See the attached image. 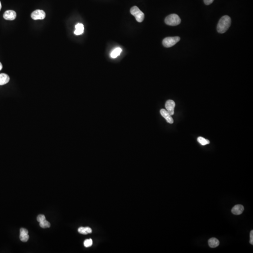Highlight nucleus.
I'll use <instances>...</instances> for the list:
<instances>
[{
	"label": "nucleus",
	"instance_id": "obj_1",
	"mask_svg": "<svg viewBox=\"0 0 253 253\" xmlns=\"http://www.w3.org/2000/svg\"><path fill=\"white\" fill-rule=\"evenodd\" d=\"M231 24V19L228 16H222L219 21L217 25V31L220 34L225 33L229 29Z\"/></svg>",
	"mask_w": 253,
	"mask_h": 253
},
{
	"label": "nucleus",
	"instance_id": "obj_2",
	"mask_svg": "<svg viewBox=\"0 0 253 253\" xmlns=\"http://www.w3.org/2000/svg\"><path fill=\"white\" fill-rule=\"evenodd\" d=\"M165 22L168 25L176 26L181 23V19L179 16L175 14H172L166 16Z\"/></svg>",
	"mask_w": 253,
	"mask_h": 253
},
{
	"label": "nucleus",
	"instance_id": "obj_3",
	"mask_svg": "<svg viewBox=\"0 0 253 253\" xmlns=\"http://www.w3.org/2000/svg\"><path fill=\"white\" fill-rule=\"evenodd\" d=\"M130 13L134 16L137 22L141 23L144 20V14L137 6H133L130 10Z\"/></svg>",
	"mask_w": 253,
	"mask_h": 253
},
{
	"label": "nucleus",
	"instance_id": "obj_4",
	"mask_svg": "<svg viewBox=\"0 0 253 253\" xmlns=\"http://www.w3.org/2000/svg\"><path fill=\"white\" fill-rule=\"evenodd\" d=\"M180 39V38L178 36L165 38L163 40V45L165 47H171L179 42Z\"/></svg>",
	"mask_w": 253,
	"mask_h": 253
},
{
	"label": "nucleus",
	"instance_id": "obj_5",
	"mask_svg": "<svg viewBox=\"0 0 253 253\" xmlns=\"http://www.w3.org/2000/svg\"><path fill=\"white\" fill-rule=\"evenodd\" d=\"M46 17V13L43 10H37L34 11L32 14L31 17L34 20H43Z\"/></svg>",
	"mask_w": 253,
	"mask_h": 253
},
{
	"label": "nucleus",
	"instance_id": "obj_6",
	"mask_svg": "<svg viewBox=\"0 0 253 253\" xmlns=\"http://www.w3.org/2000/svg\"><path fill=\"white\" fill-rule=\"evenodd\" d=\"M175 104L172 100H168L165 103V106L166 111L168 112L171 116L174 115V109Z\"/></svg>",
	"mask_w": 253,
	"mask_h": 253
},
{
	"label": "nucleus",
	"instance_id": "obj_7",
	"mask_svg": "<svg viewBox=\"0 0 253 253\" xmlns=\"http://www.w3.org/2000/svg\"><path fill=\"white\" fill-rule=\"evenodd\" d=\"M3 16L5 20H14L16 17V12L12 10H8L4 12Z\"/></svg>",
	"mask_w": 253,
	"mask_h": 253
},
{
	"label": "nucleus",
	"instance_id": "obj_8",
	"mask_svg": "<svg viewBox=\"0 0 253 253\" xmlns=\"http://www.w3.org/2000/svg\"><path fill=\"white\" fill-rule=\"evenodd\" d=\"M161 115L166 120L168 123L172 124L174 123V120L173 118L171 116V115L168 113V112L166 110L164 109H162L160 111Z\"/></svg>",
	"mask_w": 253,
	"mask_h": 253
},
{
	"label": "nucleus",
	"instance_id": "obj_9",
	"mask_svg": "<svg viewBox=\"0 0 253 253\" xmlns=\"http://www.w3.org/2000/svg\"><path fill=\"white\" fill-rule=\"evenodd\" d=\"M244 210V208L243 206L241 205H236L232 209V212L234 215H239L242 214Z\"/></svg>",
	"mask_w": 253,
	"mask_h": 253
},
{
	"label": "nucleus",
	"instance_id": "obj_10",
	"mask_svg": "<svg viewBox=\"0 0 253 253\" xmlns=\"http://www.w3.org/2000/svg\"><path fill=\"white\" fill-rule=\"evenodd\" d=\"M10 78L6 74H0V85L7 84L10 81Z\"/></svg>",
	"mask_w": 253,
	"mask_h": 253
},
{
	"label": "nucleus",
	"instance_id": "obj_11",
	"mask_svg": "<svg viewBox=\"0 0 253 253\" xmlns=\"http://www.w3.org/2000/svg\"><path fill=\"white\" fill-rule=\"evenodd\" d=\"M75 30L74 32V34L76 35H79L83 34L84 31V26L82 24H78L75 26Z\"/></svg>",
	"mask_w": 253,
	"mask_h": 253
},
{
	"label": "nucleus",
	"instance_id": "obj_12",
	"mask_svg": "<svg viewBox=\"0 0 253 253\" xmlns=\"http://www.w3.org/2000/svg\"><path fill=\"white\" fill-rule=\"evenodd\" d=\"M219 241L215 238H211L208 241L209 245L211 248L217 247L219 246Z\"/></svg>",
	"mask_w": 253,
	"mask_h": 253
},
{
	"label": "nucleus",
	"instance_id": "obj_13",
	"mask_svg": "<svg viewBox=\"0 0 253 253\" xmlns=\"http://www.w3.org/2000/svg\"><path fill=\"white\" fill-rule=\"evenodd\" d=\"M78 231L81 234H87L92 233V230L89 227H80L78 229Z\"/></svg>",
	"mask_w": 253,
	"mask_h": 253
},
{
	"label": "nucleus",
	"instance_id": "obj_14",
	"mask_svg": "<svg viewBox=\"0 0 253 253\" xmlns=\"http://www.w3.org/2000/svg\"><path fill=\"white\" fill-rule=\"evenodd\" d=\"M121 51H122V50L120 47H117L111 53V57L113 58H115L117 57L121 53Z\"/></svg>",
	"mask_w": 253,
	"mask_h": 253
},
{
	"label": "nucleus",
	"instance_id": "obj_15",
	"mask_svg": "<svg viewBox=\"0 0 253 253\" xmlns=\"http://www.w3.org/2000/svg\"><path fill=\"white\" fill-rule=\"evenodd\" d=\"M197 141L201 145H206L207 144H209L210 142L208 140L206 139L205 138L201 137L198 138Z\"/></svg>",
	"mask_w": 253,
	"mask_h": 253
},
{
	"label": "nucleus",
	"instance_id": "obj_16",
	"mask_svg": "<svg viewBox=\"0 0 253 253\" xmlns=\"http://www.w3.org/2000/svg\"><path fill=\"white\" fill-rule=\"evenodd\" d=\"M39 225H40V227H42L43 228H47L50 227L51 224L48 221L45 219L39 223Z\"/></svg>",
	"mask_w": 253,
	"mask_h": 253
},
{
	"label": "nucleus",
	"instance_id": "obj_17",
	"mask_svg": "<svg viewBox=\"0 0 253 253\" xmlns=\"http://www.w3.org/2000/svg\"><path fill=\"white\" fill-rule=\"evenodd\" d=\"M29 239L28 234H20V239L22 242H26Z\"/></svg>",
	"mask_w": 253,
	"mask_h": 253
},
{
	"label": "nucleus",
	"instance_id": "obj_18",
	"mask_svg": "<svg viewBox=\"0 0 253 253\" xmlns=\"http://www.w3.org/2000/svg\"><path fill=\"white\" fill-rule=\"evenodd\" d=\"M93 243V240L92 239H88V240H86L84 241V246L86 247H90V246H92Z\"/></svg>",
	"mask_w": 253,
	"mask_h": 253
},
{
	"label": "nucleus",
	"instance_id": "obj_19",
	"mask_svg": "<svg viewBox=\"0 0 253 253\" xmlns=\"http://www.w3.org/2000/svg\"><path fill=\"white\" fill-rule=\"evenodd\" d=\"M45 219H46L45 216H44V215H42V214L38 215L37 217V220L38 221L39 223L41 222L42 221L44 220Z\"/></svg>",
	"mask_w": 253,
	"mask_h": 253
},
{
	"label": "nucleus",
	"instance_id": "obj_20",
	"mask_svg": "<svg viewBox=\"0 0 253 253\" xmlns=\"http://www.w3.org/2000/svg\"><path fill=\"white\" fill-rule=\"evenodd\" d=\"M28 234V231L26 229L22 228L20 230V234Z\"/></svg>",
	"mask_w": 253,
	"mask_h": 253
},
{
	"label": "nucleus",
	"instance_id": "obj_21",
	"mask_svg": "<svg viewBox=\"0 0 253 253\" xmlns=\"http://www.w3.org/2000/svg\"><path fill=\"white\" fill-rule=\"evenodd\" d=\"M204 2L207 5H210L214 2V0H204Z\"/></svg>",
	"mask_w": 253,
	"mask_h": 253
},
{
	"label": "nucleus",
	"instance_id": "obj_22",
	"mask_svg": "<svg viewBox=\"0 0 253 253\" xmlns=\"http://www.w3.org/2000/svg\"><path fill=\"white\" fill-rule=\"evenodd\" d=\"M250 243L253 245V231L252 230L250 232Z\"/></svg>",
	"mask_w": 253,
	"mask_h": 253
},
{
	"label": "nucleus",
	"instance_id": "obj_23",
	"mask_svg": "<svg viewBox=\"0 0 253 253\" xmlns=\"http://www.w3.org/2000/svg\"><path fill=\"white\" fill-rule=\"evenodd\" d=\"M2 69V63L0 62V70H1Z\"/></svg>",
	"mask_w": 253,
	"mask_h": 253
},
{
	"label": "nucleus",
	"instance_id": "obj_24",
	"mask_svg": "<svg viewBox=\"0 0 253 253\" xmlns=\"http://www.w3.org/2000/svg\"><path fill=\"white\" fill-rule=\"evenodd\" d=\"M2 9V4L1 3V2H0V11Z\"/></svg>",
	"mask_w": 253,
	"mask_h": 253
}]
</instances>
